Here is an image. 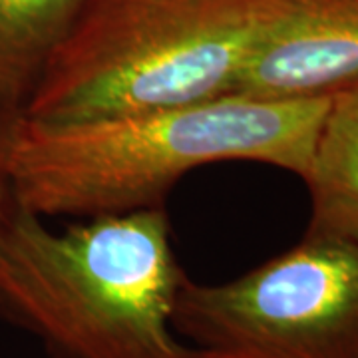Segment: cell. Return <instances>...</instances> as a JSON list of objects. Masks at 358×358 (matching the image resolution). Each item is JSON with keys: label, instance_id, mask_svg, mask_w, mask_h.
Listing matches in <instances>:
<instances>
[{"label": "cell", "instance_id": "6da1fadb", "mask_svg": "<svg viewBox=\"0 0 358 358\" xmlns=\"http://www.w3.org/2000/svg\"><path fill=\"white\" fill-rule=\"evenodd\" d=\"M331 98L219 100L76 124L20 115L16 205L40 217H98L164 207L179 179L217 162H257L307 179Z\"/></svg>", "mask_w": 358, "mask_h": 358}, {"label": "cell", "instance_id": "7a4b0ae2", "mask_svg": "<svg viewBox=\"0 0 358 358\" xmlns=\"http://www.w3.org/2000/svg\"><path fill=\"white\" fill-rule=\"evenodd\" d=\"M185 279L164 207L54 231L16 205L0 233V313L50 358H199L173 324Z\"/></svg>", "mask_w": 358, "mask_h": 358}, {"label": "cell", "instance_id": "3957f363", "mask_svg": "<svg viewBox=\"0 0 358 358\" xmlns=\"http://www.w3.org/2000/svg\"><path fill=\"white\" fill-rule=\"evenodd\" d=\"M279 0H88L22 115L76 124L219 100Z\"/></svg>", "mask_w": 358, "mask_h": 358}, {"label": "cell", "instance_id": "277c9868", "mask_svg": "<svg viewBox=\"0 0 358 358\" xmlns=\"http://www.w3.org/2000/svg\"><path fill=\"white\" fill-rule=\"evenodd\" d=\"M173 324L199 358H358V227L308 225L235 279L187 277Z\"/></svg>", "mask_w": 358, "mask_h": 358}, {"label": "cell", "instance_id": "5b68a950", "mask_svg": "<svg viewBox=\"0 0 358 358\" xmlns=\"http://www.w3.org/2000/svg\"><path fill=\"white\" fill-rule=\"evenodd\" d=\"M358 86V0H279L235 94L333 98Z\"/></svg>", "mask_w": 358, "mask_h": 358}, {"label": "cell", "instance_id": "8992f818", "mask_svg": "<svg viewBox=\"0 0 358 358\" xmlns=\"http://www.w3.org/2000/svg\"><path fill=\"white\" fill-rule=\"evenodd\" d=\"M88 0H0V106L22 114Z\"/></svg>", "mask_w": 358, "mask_h": 358}, {"label": "cell", "instance_id": "52a82bcc", "mask_svg": "<svg viewBox=\"0 0 358 358\" xmlns=\"http://www.w3.org/2000/svg\"><path fill=\"white\" fill-rule=\"evenodd\" d=\"M305 185L308 225L358 227V86L331 98Z\"/></svg>", "mask_w": 358, "mask_h": 358}, {"label": "cell", "instance_id": "ba28073f", "mask_svg": "<svg viewBox=\"0 0 358 358\" xmlns=\"http://www.w3.org/2000/svg\"><path fill=\"white\" fill-rule=\"evenodd\" d=\"M22 114L0 106V233L16 207L13 187V173H10V159H13V145L18 120Z\"/></svg>", "mask_w": 358, "mask_h": 358}]
</instances>
